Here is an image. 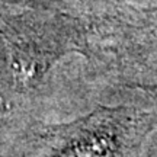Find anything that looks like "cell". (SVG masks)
Wrapping results in <instances>:
<instances>
[{
	"label": "cell",
	"instance_id": "cell-1",
	"mask_svg": "<svg viewBox=\"0 0 157 157\" xmlns=\"http://www.w3.org/2000/svg\"><path fill=\"white\" fill-rule=\"evenodd\" d=\"M154 106L121 105L103 108L76 128L60 135L50 157H140L148 135L157 129Z\"/></svg>",
	"mask_w": 157,
	"mask_h": 157
}]
</instances>
